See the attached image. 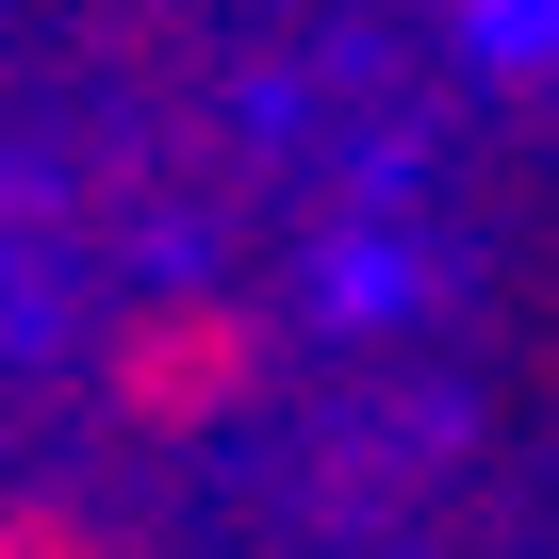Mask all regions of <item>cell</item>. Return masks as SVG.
Here are the masks:
<instances>
[{
    "instance_id": "obj_1",
    "label": "cell",
    "mask_w": 559,
    "mask_h": 559,
    "mask_svg": "<svg viewBox=\"0 0 559 559\" xmlns=\"http://www.w3.org/2000/svg\"><path fill=\"white\" fill-rule=\"evenodd\" d=\"M493 34H559V0H493Z\"/></svg>"
}]
</instances>
